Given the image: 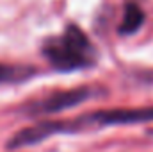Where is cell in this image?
I'll return each instance as SVG.
<instances>
[{
  "label": "cell",
  "mask_w": 153,
  "mask_h": 152,
  "mask_svg": "<svg viewBox=\"0 0 153 152\" xmlns=\"http://www.w3.org/2000/svg\"><path fill=\"white\" fill-rule=\"evenodd\" d=\"M148 122H153V106L100 109L76 118L48 120V127L52 136H55V134L84 132L89 129H102L107 125H130V123H148Z\"/></svg>",
  "instance_id": "1"
},
{
  "label": "cell",
  "mask_w": 153,
  "mask_h": 152,
  "mask_svg": "<svg viewBox=\"0 0 153 152\" xmlns=\"http://www.w3.org/2000/svg\"><path fill=\"white\" fill-rule=\"evenodd\" d=\"M94 95H98V91L93 90L91 86H78V88H71V90L53 91L48 97L36 100L34 104L27 106L25 113L30 114V116L61 113V111H66V109H71V108L84 104L85 100H89Z\"/></svg>",
  "instance_id": "2"
},
{
  "label": "cell",
  "mask_w": 153,
  "mask_h": 152,
  "mask_svg": "<svg viewBox=\"0 0 153 152\" xmlns=\"http://www.w3.org/2000/svg\"><path fill=\"white\" fill-rule=\"evenodd\" d=\"M43 54L52 63V66L61 72H73L91 65V57L71 47L62 36L48 39L43 47Z\"/></svg>",
  "instance_id": "3"
},
{
  "label": "cell",
  "mask_w": 153,
  "mask_h": 152,
  "mask_svg": "<svg viewBox=\"0 0 153 152\" xmlns=\"http://www.w3.org/2000/svg\"><path fill=\"white\" fill-rule=\"evenodd\" d=\"M143 23H144L143 9L139 5H135V4H126L123 20L119 23V32L121 34H134V32H137L141 29Z\"/></svg>",
  "instance_id": "4"
},
{
  "label": "cell",
  "mask_w": 153,
  "mask_h": 152,
  "mask_svg": "<svg viewBox=\"0 0 153 152\" xmlns=\"http://www.w3.org/2000/svg\"><path fill=\"white\" fill-rule=\"evenodd\" d=\"M36 74V68L25 66V65H5L0 63V84H11V82H22Z\"/></svg>",
  "instance_id": "5"
},
{
  "label": "cell",
  "mask_w": 153,
  "mask_h": 152,
  "mask_svg": "<svg viewBox=\"0 0 153 152\" xmlns=\"http://www.w3.org/2000/svg\"><path fill=\"white\" fill-rule=\"evenodd\" d=\"M62 38L66 39L71 47H75L76 50H80L82 54H85V56H89V57H93V54H94V50H93V45H91V41L89 38L85 36V32L80 29V27H76V25H68L66 27V31H64V34H62Z\"/></svg>",
  "instance_id": "6"
}]
</instances>
